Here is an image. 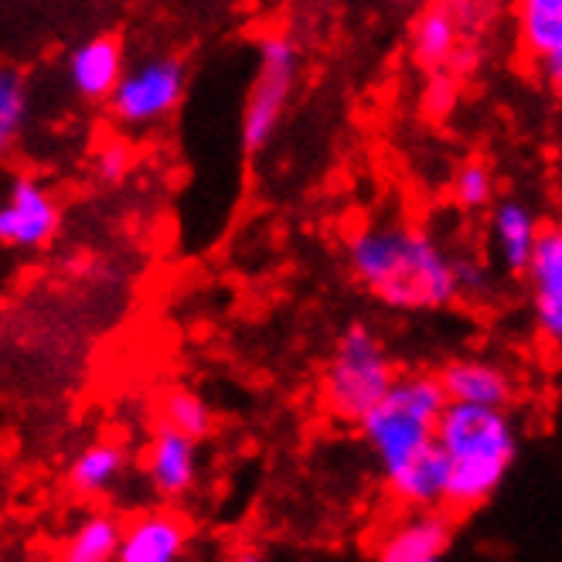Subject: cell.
Instances as JSON below:
<instances>
[{"instance_id": "obj_1", "label": "cell", "mask_w": 562, "mask_h": 562, "mask_svg": "<svg viewBox=\"0 0 562 562\" xmlns=\"http://www.w3.org/2000/svg\"><path fill=\"white\" fill-rule=\"evenodd\" d=\"M348 270L358 286L392 311L429 314L460 301L457 256L413 222L358 228L348 239Z\"/></svg>"}, {"instance_id": "obj_2", "label": "cell", "mask_w": 562, "mask_h": 562, "mask_svg": "<svg viewBox=\"0 0 562 562\" xmlns=\"http://www.w3.org/2000/svg\"><path fill=\"white\" fill-rule=\"evenodd\" d=\"M447 457V512H474L502 491L515 457L518 426L508 409L447 403L437 429Z\"/></svg>"}, {"instance_id": "obj_3", "label": "cell", "mask_w": 562, "mask_h": 562, "mask_svg": "<svg viewBox=\"0 0 562 562\" xmlns=\"http://www.w3.org/2000/svg\"><path fill=\"white\" fill-rule=\"evenodd\" d=\"M447 403L450 400L440 375L409 372L395 379L385 400L358 423V434L375 453L385 481L437 447V429Z\"/></svg>"}, {"instance_id": "obj_4", "label": "cell", "mask_w": 562, "mask_h": 562, "mask_svg": "<svg viewBox=\"0 0 562 562\" xmlns=\"http://www.w3.org/2000/svg\"><path fill=\"white\" fill-rule=\"evenodd\" d=\"M400 379L392 355L382 338L366 324H351L330 351L324 375H321V400L324 409L338 423L358 426Z\"/></svg>"}, {"instance_id": "obj_5", "label": "cell", "mask_w": 562, "mask_h": 562, "mask_svg": "<svg viewBox=\"0 0 562 562\" xmlns=\"http://www.w3.org/2000/svg\"><path fill=\"white\" fill-rule=\"evenodd\" d=\"M296 76H301V48L290 35H267L259 42L256 55V76L243 106V150L259 154L267 150L277 130L283 123V113L290 106V95L296 89Z\"/></svg>"}, {"instance_id": "obj_6", "label": "cell", "mask_w": 562, "mask_h": 562, "mask_svg": "<svg viewBox=\"0 0 562 562\" xmlns=\"http://www.w3.org/2000/svg\"><path fill=\"white\" fill-rule=\"evenodd\" d=\"M184 86H188V72L181 58L175 55L147 58L134 65V69H126L123 82L110 99V113L120 126L130 130L154 126L181 106Z\"/></svg>"}, {"instance_id": "obj_7", "label": "cell", "mask_w": 562, "mask_h": 562, "mask_svg": "<svg viewBox=\"0 0 562 562\" xmlns=\"http://www.w3.org/2000/svg\"><path fill=\"white\" fill-rule=\"evenodd\" d=\"M58 222L61 212L45 181L18 175L0 205V243L18 252H38L55 239Z\"/></svg>"}, {"instance_id": "obj_8", "label": "cell", "mask_w": 562, "mask_h": 562, "mask_svg": "<svg viewBox=\"0 0 562 562\" xmlns=\"http://www.w3.org/2000/svg\"><path fill=\"white\" fill-rule=\"evenodd\" d=\"M453 546V521L440 508H409L375 542V559L382 562H437Z\"/></svg>"}, {"instance_id": "obj_9", "label": "cell", "mask_w": 562, "mask_h": 562, "mask_svg": "<svg viewBox=\"0 0 562 562\" xmlns=\"http://www.w3.org/2000/svg\"><path fill=\"white\" fill-rule=\"evenodd\" d=\"M525 277L539 335L562 351V225L542 228V239Z\"/></svg>"}, {"instance_id": "obj_10", "label": "cell", "mask_w": 562, "mask_h": 562, "mask_svg": "<svg viewBox=\"0 0 562 562\" xmlns=\"http://www.w3.org/2000/svg\"><path fill=\"white\" fill-rule=\"evenodd\" d=\"M147 481L164 502L188 498L198 484V440L160 423L147 447Z\"/></svg>"}, {"instance_id": "obj_11", "label": "cell", "mask_w": 562, "mask_h": 562, "mask_svg": "<svg viewBox=\"0 0 562 562\" xmlns=\"http://www.w3.org/2000/svg\"><path fill=\"white\" fill-rule=\"evenodd\" d=\"M65 76L86 103H110L116 86L126 76V55L113 35H95L79 42L65 58Z\"/></svg>"}, {"instance_id": "obj_12", "label": "cell", "mask_w": 562, "mask_h": 562, "mask_svg": "<svg viewBox=\"0 0 562 562\" xmlns=\"http://www.w3.org/2000/svg\"><path fill=\"white\" fill-rule=\"evenodd\" d=\"M191 546V525L184 515L154 508L126 521L116 562H178Z\"/></svg>"}, {"instance_id": "obj_13", "label": "cell", "mask_w": 562, "mask_h": 562, "mask_svg": "<svg viewBox=\"0 0 562 562\" xmlns=\"http://www.w3.org/2000/svg\"><path fill=\"white\" fill-rule=\"evenodd\" d=\"M491 249L498 256L502 270L512 277H525L528 262L536 256V246L542 239V222L539 212L521 202V198H502L498 205L491 209Z\"/></svg>"}, {"instance_id": "obj_14", "label": "cell", "mask_w": 562, "mask_h": 562, "mask_svg": "<svg viewBox=\"0 0 562 562\" xmlns=\"http://www.w3.org/2000/svg\"><path fill=\"white\" fill-rule=\"evenodd\" d=\"M440 382L450 403L508 409L515 400V379L487 358H453L440 369Z\"/></svg>"}, {"instance_id": "obj_15", "label": "cell", "mask_w": 562, "mask_h": 562, "mask_svg": "<svg viewBox=\"0 0 562 562\" xmlns=\"http://www.w3.org/2000/svg\"><path fill=\"white\" fill-rule=\"evenodd\" d=\"M460 35H464V21H460L453 0H437V4H429L413 21V31H409V48H413L416 65H423L429 72L453 65Z\"/></svg>"}, {"instance_id": "obj_16", "label": "cell", "mask_w": 562, "mask_h": 562, "mask_svg": "<svg viewBox=\"0 0 562 562\" xmlns=\"http://www.w3.org/2000/svg\"><path fill=\"white\" fill-rule=\"evenodd\" d=\"M130 471V450L123 440H92L69 464V487L82 498H103Z\"/></svg>"}, {"instance_id": "obj_17", "label": "cell", "mask_w": 562, "mask_h": 562, "mask_svg": "<svg viewBox=\"0 0 562 562\" xmlns=\"http://www.w3.org/2000/svg\"><path fill=\"white\" fill-rule=\"evenodd\" d=\"M515 27L525 58L542 65L562 52V0H515Z\"/></svg>"}, {"instance_id": "obj_18", "label": "cell", "mask_w": 562, "mask_h": 562, "mask_svg": "<svg viewBox=\"0 0 562 562\" xmlns=\"http://www.w3.org/2000/svg\"><path fill=\"white\" fill-rule=\"evenodd\" d=\"M385 484L395 498H400V505H406V508H443V502H447V457H443L440 443L429 453H423L419 460H413L406 471L389 477Z\"/></svg>"}, {"instance_id": "obj_19", "label": "cell", "mask_w": 562, "mask_h": 562, "mask_svg": "<svg viewBox=\"0 0 562 562\" xmlns=\"http://www.w3.org/2000/svg\"><path fill=\"white\" fill-rule=\"evenodd\" d=\"M123 521L110 512H89L61 546L65 562H113L123 546Z\"/></svg>"}, {"instance_id": "obj_20", "label": "cell", "mask_w": 562, "mask_h": 562, "mask_svg": "<svg viewBox=\"0 0 562 562\" xmlns=\"http://www.w3.org/2000/svg\"><path fill=\"white\" fill-rule=\"evenodd\" d=\"M160 423H168L181 434L205 440L212 434V409L202 395H194L191 389H171L160 400Z\"/></svg>"}, {"instance_id": "obj_21", "label": "cell", "mask_w": 562, "mask_h": 562, "mask_svg": "<svg viewBox=\"0 0 562 562\" xmlns=\"http://www.w3.org/2000/svg\"><path fill=\"white\" fill-rule=\"evenodd\" d=\"M494 194H498V181H494V171L484 160H464L453 171L450 181V198L457 209L464 212H484L494 205Z\"/></svg>"}, {"instance_id": "obj_22", "label": "cell", "mask_w": 562, "mask_h": 562, "mask_svg": "<svg viewBox=\"0 0 562 562\" xmlns=\"http://www.w3.org/2000/svg\"><path fill=\"white\" fill-rule=\"evenodd\" d=\"M27 86L24 79L14 72V69H4L0 72V147H11L18 137H21V130L27 123Z\"/></svg>"}, {"instance_id": "obj_23", "label": "cell", "mask_w": 562, "mask_h": 562, "mask_svg": "<svg viewBox=\"0 0 562 562\" xmlns=\"http://www.w3.org/2000/svg\"><path fill=\"white\" fill-rule=\"evenodd\" d=\"M130 168H134V154H130V144L120 137H110L99 144L95 150V175L103 184H123Z\"/></svg>"}, {"instance_id": "obj_24", "label": "cell", "mask_w": 562, "mask_h": 562, "mask_svg": "<svg viewBox=\"0 0 562 562\" xmlns=\"http://www.w3.org/2000/svg\"><path fill=\"white\" fill-rule=\"evenodd\" d=\"M457 286L464 301H481L491 293V273L481 259L474 256H457Z\"/></svg>"}, {"instance_id": "obj_25", "label": "cell", "mask_w": 562, "mask_h": 562, "mask_svg": "<svg viewBox=\"0 0 562 562\" xmlns=\"http://www.w3.org/2000/svg\"><path fill=\"white\" fill-rule=\"evenodd\" d=\"M539 72H542L546 89L562 103V52H555L552 58H546V61L539 65Z\"/></svg>"}, {"instance_id": "obj_26", "label": "cell", "mask_w": 562, "mask_h": 562, "mask_svg": "<svg viewBox=\"0 0 562 562\" xmlns=\"http://www.w3.org/2000/svg\"><path fill=\"white\" fill-rule=\"evenodd\" d=\"M426 103H443V106H450V103H453V82H447V79H437L434 86H429Z\"/></svg>"}]
</instances>
